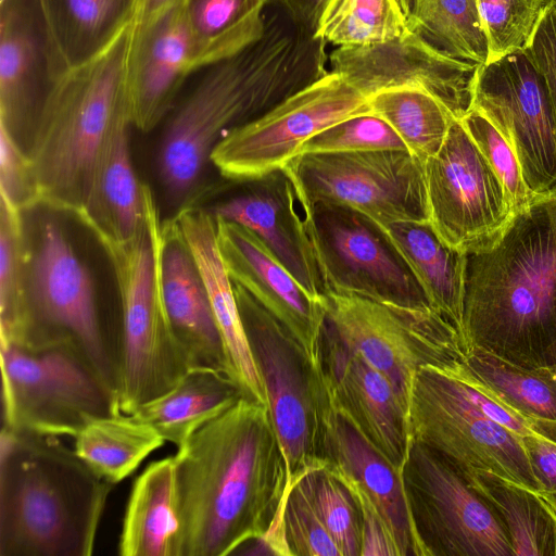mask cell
<instances>
[{
    "label": "cell",
    "instance_id": "26",
    "mask_svg": "<svg viewBox=\"0 0 556 556\" xmlns=\"http://www.w3.org/2000/svg\"><path fill=\"white\" fill-rule=\"evenodd\" d=\"M286 175V174H285ZM276 190L236 195L204 207L214 218L240 224L255 232L312 294L325 293L304 211L295 188L285 176Z\"/></svg>",
    "mask_w": 556,
    "mask_h": 556
},
{
    "label": "cell",
    "instance_id": "50",
    "mask_svg": "<svg viewBox=\"0 0 556 556\" xmlns=\"http://www.w3.org/2000/svg\"><path fill=\"white\" fill-rule=\"evenodd\" d=\"M181 0H140L137 18L134 24L147 22Z\"/></svg>",
    "mask_w": 556,
    "mask_h": 556
},
{
    "label": "cell",
    "instance_id": "34",
    "mask_svg": "<svg viewBox=\"0 0 556 556\" xmlns=\"http://www.w3.org/2000/svg\"><path fill=\"white\" fill-rule=\"evenodd\" d=\"M463 477L500 517L514 556H556V518L538 493L490 471Z\"/></svg>",
    "mask_w": 556,
    "mask_h": 556
},
{
    "label": "cell",
    "instance_id": "18",
    "mask_svg": "<svg viewBox=\"0 0 556 556\" xmlns=\"http://www.w3.org/2000/svg\"><path fill=\"white\" fill-rule=\"evenodd\" d=\"M330 64L367 99L391 89L422 90L456 119L470 110L477 66L438 52L408 28L397 38L364 47H339Z\"/></svg>",
    "mask_w": 556,
    "mask_h": 556
},
{
    "label": "cell",
    "instance_id": "9",
    "mask_svg": "<svg viewBox=\"0 0 556 556\" xmlns=\"http://www.w3.org/2000/svg\"><path fill=\"white\" fill-rule=\"evenodd\" d=\"M232 283L290 481H295L327 466L321 454L324 417L331 406L327 379L292 333L245 289Z\"/></svg>",
    "mask_w": 556,
    "mask_h": 556
},
{
    "label": "cell",
    "instance_id": "52",
    "mask_svg": "<svg viewBox=\"0 0 556 556\" xmlns=\"http://www.w3.org/2000/svg\"><path fill=\"white\" fill-rule=\"evenodd\" d=\"M552 7H553V9H554V10H555V12H556V0H553V2H552Z\"/></svg>",
    "mask_w": 556,
    "mask_h": 556
},
{
    "label": "cell",
    "instance_id": "30",
    "mask_svg": "<svg viewBox=\"0 0 556 556\" xmlns=\"http://www.w3.org/2000/svg\"><path fill=\"white\" fill-rule=\"evenodd\" d=\"M242 397L243 391L227 374L210 367H190L170 391L129 416L152 426L179 448Z\"/></svg>",
    "mask_w": 556,
    "mask_h": 556
},
{
    "label": "cell",
    "instance_id": "5",
    "mask_svg": "<svg viewBox=\"0 0 556 556\" xmlns=\"http://www.w3.org/2000/svg\"><path fill=\"white\" fill-rule=\"evenodd\" d=\"M131 28L103 54L70 70L40 110L24 149L35 206L73 216L85 207L101 148L118 117L131 113Z\"/></svg>",
    "mask_w": 556,
    "mask_h": 556
},
{
    "label": "cell",
    "instance_id": "19",
    "mask_svg": "<svg viewBox=\"0 0 556 556\" xmlns=\"http://www.w3.org/2000/svg\"><path fill=\"white\" fill-rule=\"evenodd\" d=\"M68 71L39 0H0V125L18 143Z\"/></svg>",
    "mask_w": 556,
    "mask_h": 556
},
{
    "label": "cell",
    "instance_id": "3",
    "mask_svg": "<svg viewBox=\"0 0 556 556\" xmlns=\"http://www.w3.org/2000/svg\"><path fill=\"white\" fill-rule=\"evenodd\" d=\"M465 351L556 372V194L515 214L489 249L467 254Z\"/></svg>",
    "mask_w": 556,
    "mask_h": 556
},
{
    "label": "cell",
    "instance_id": "47",
    "mask_svg": "<svg viewBox=\"0 0 556 556\" xmlns=\"http://www.w3.org/2000/svg\"><path fill=\"white\" fill-rule=\"evenodd\" d=\"M536 478L543 485L540 496L556 518V443L540 434L521 437Z\"/></svg>",
    "mask_w": 556,
    "mask_h": 556
},
{
    "label": "cell",
    "instance_id": "17",
    "mask_svg": "<svg viewBox=\"0 0 556 556\" xmlns=\"http://www.w3.org/2000/svg\"><path fill=\"white\" fill-rule=\"evenodd\" d=\"M471 110L486 117L514 149L530 190L556 194V124L544 79L527 50L478 68Z\"/></svg>",
    "mask_w": 556,
    "mask_h": 556
},
{
    "label": "cell",
    "instance_id": "8",
    "mask_svg": "<svg viewBox=\"0 0 556 556\" xmlns=\"http://www.w3.org/2000/svg\"><path fill=\"white\" fill-rule=\"evenodd\" d=\"M3 428L75 438L90 421L123 415L118 396L71 342H0Z\"/></svg>",
    "mask_w": 556,
    "mask_h": 556
},
{
    "label": "cell",
    "instance_id": "46",
    "mask_svg": "<svg viewBox=\"0 0 556 556\" xmlns=\"http://www.w3.org/2000/svg\"><path fill=\"white\" fill-rule=\"evenodd\" d=\"M546 85L556 124V12L551 7L526 49Z\"/></svg>",
    "mask_w": 556,
    "mask_h": 556
},
{
    "label": "cell",
    "instance_id": "22",
    "mask_svg": "<svg viewBox=\"0 0 556 556\" xmlns=\"http://www.w3.org/2000/svg\"><path fill=\"white\" fill-rule=\"evenodd\" d=\"M193 73L181 1L134 24L127 56L134 127L149 132L162 124Z\"/></svg>",
    "mask_w": 556,
    "mask_h": 556
},
{
    "label": "cell",
    "instance_id": "38",
    "mask_svg": "<svg viewBox=\"0 0 556 556\" xmlns=\"http://www.w3.org/2000/svg\"><path fill=\"white\" fill-rule=\"evenodd\" d=\"M406 29L397 0H338L315 36L339 47H364L397 38Z\"/></svg>",
    "mask_w": 556,
    "mask_h": 556
},
{
    "label": "cell",
    "instance_id": "27",
    "mask_svg": "<svg viewBox=\"0 0 556 556\" xmlns=\"http://www.w3.org/2000/svg\"><path fill=\"white\" fill-rule=\"evenodd\" d=\"M131 113L118 117L106 137L94 168L90 193L76 217L94 237L130 242L147 223L142 182L132 164L129 129Z\"/></svg>",
    "mask_w": 556,
    "mask_h": 556
},
{
    "label": "cell",
    "instance_id": "39",
    "mask_svg": "<svg viewBox=\"0 0 556 556\" xmlns=\"http://www.w3.org/2000/svg\"><path fill=\"white\" fill-rule=\"evenodd\" d=\"M298 480L341 556H361L362 514L350 489L326 467Z\"/></svg>",
    "mask_w": 556,
    "mask_h": 556
},
{
    "label": "cell",
    "instance_id": "41",
    "mask_svg": "<svg viewBox=\"0 0 556 556\" xmlns=\"http://www.w3.org/2000/svg\"><path fill=\"white\" fill-rule=\"evenodd\" d=\"M553 0H476L488 61L526 50Z\"/></svg>",
    "mask_w": 556,
    "mask_h": 556
},
{
    "label": "cell",
    "instance_id": "43",
    "mask_svg": "<svg viewBox=\"0 0 556 556\" xmlns=\"http://www.w3.org/2000/svg\"><path fill=\"white\" fill-rule=\"evenodd\" d=\"M392 149L407 150L387 122L367 113L345 118L320 131L302 147L300 154Z\"/></svg>",
    "mask_w": 556,
    "mask_h": 556
},
{
    "label": "cell",
    "instance_id": "7",
    "mask_svg": "<svg viewBox=\"0 0 556 556\" xmlns=\"http://www.w3.org/2000/svg\"><path fill=\"white\" fill-rule=\"evenodd\" d=\"M142 192L147 223L136 239L119 243L96 237L117 286L124 338L119 409L126 416L170 391L190 368L170 328L161 293L159 210L144 182Z\"/></svg>",
    "mask_w": 556,
    "mask_h": 556
},
{
    "label": "cell",
    "instance_id": "31",
    "mask_svg": "<svg viewBox=\"0 0 556 556\" xmlns=\"http://www.w3.org/2000/svg\"><path fill=\"white\" fill-rule=\"evenodd\" d=\"M70 70L103 54L134 25L140 0H39Z\"/></svg>",
    "mask_w": 556,
    "mask_h": 556
},
{
    "label": "cell",
    "instance_id": "12",
    "mask_svg": "<svg viewBox=\"0 0 556 556\" xmlns=\"http://www.w3.org/2000/svg\"><path fill=\"white\" fill-rule=\"evenodd\" d=\"M409 437L444 457L460 475L490 471L538 493L521 438L482 414L443 366L417 371L408 406Z\"/></svg>",
    "mask_w": 556,
    "mask_h": 556
},
{
    "label": "cell",
    "instance_id": "13",
    "mask_svg": "<svg viewBox=\"0 0 556 556\" xmlns=\"http://www.w3.org/2000/svg\"><path fill=\"white\" fill-rule=\"evenodd\" d=\"M401 478L415 556H514L492 507L444 457L410 437Z\"/></svg>",
    "mask_w": 556,
    "mask_h": 556
},
{
    "label": "cell",
    "instance_id": "16",
    "mask_svg": "<svg viewBox=\"0 0 556 556\" xmlns=\"http://www.w3.org/2000/svg\"><path fill=\"white\" fill-rule=\"evenodd\" d=\"M302 206L325 293L430 307L404 260L370 219L346 207Z\"/></svg>",
    "mask_w": 556,
    "mask_h": 556
},
{
    "label": "cell",
    "instance_id": "40",
    "mask_svg": "<svg viewBox=\"0 0 556 556\" xmlns=\"http://www.w3.org/2000/svg\"><path fill=\"white\" fill-rule=\"evenodd\" d=\"M21 212L1 197L0 336L13 332L20 326L25 312L28 249Z\"/></svg>",
    "mask_w": 556,
    "mask_h": 556
},
{
    "label": "cell",
    "instance_id": "33",
    "mask_svg": "<svg viewBox=\"0 0 556 556\" xmlns=\"http://www.w3.org/2000/svg\"><path fill=\"white\" fill-rule=\"evenodd\" d=\"M462 363L475 383L556 443V372L528 369L477 348L467 349Z\"/></svg>",
    "mask_w": 556,
    "mask_h": 556
},
{
    "label": "cell",
    "instance_id": "2",
    "mask_svg": "<svg viewBox=\"0 0 556 556\" xmlns=\"http://www.w3.org/2000/svg\"><path fill=\"white\" fill-rule=\"evenodd\" d=\"M176 459L179 556H226L264 535L292 484L268 406L242 397Z\"/></svg>",
    "mask_w": 556,
    "mask_h": 556
},
{
    "label": "cell",
    "instance_id": "10",
    "mask_svg": "<svg viewBox=\"0 0 556 556\" xmlns=\"http://www.w3.org/2000/svg\"><path fill=\"white\" fill-rule=\"evenodd\" d=\"M324 327L349 351L383 374L408 416L415 376L426 365L460 361L456 328L431 307H408L329 291Z\"/></svg>",
    "mask_w": 556,
    "mask_h": 556
},
{
    "label": "cell",
    "instance_id": "51",
    "mask_svg": "<svg viewBox=\"0 0 556 556\" xmlns=\"http://www.w3.org/2000/svg\"><path fill=\"white\" fill-rule=\"evenodd\" d=\"M401 4V8L406 16L407 20H409L415 11H416V7H417V0H397Z\"/></svg>",
    "mask_w": 556,
    "mask_h": 556
},
{
    "label": "cell",
    "instance_id": "36",
    "mask_svg": "<svg viewBox=\"0 0 556 556\" xmlns=\"http://www.w3.org/2000/svg\"><path fill=\"white\" fill-rule=\"evenodd\" d=\"M371 114L397 134L421 163L441 149L455 117L432 94L416 89H391L368 98Z\"/></svg>",
    "mask_w": 556,
    "mask_h": 556
},
{
    "label": "cell",
    "instance_id": "45",
    "mask_svg": "<svg viewBox=\"0 0 556 556\" xmlns=\"http://www.w3.org/2000/svg\"><path fill=\"white\" fill-rule=\"evenodd\" d=\"M1 197L21 211L35 206V189L23 147L0 125Z\"/></svg>",
    "mask_w": 556,
    "mask_h": 556
},
{
    "label": "cell",
    "instance_id": "42",
    "mask_svg": "<svg viewBox=\"0 0 556 556\" xmlns=\"http://www.w3.org/2000/svg\"><path fill=\"white\" fill-rule=\"evenodd\" d=\"M460 121L501 180L513 214L539 199L528 187L514 149L495 126L476 110H470Z\"/></svg>",
    "mask_w": 556,
    "mask_h": 556
},
{
    "label": "cell",
    "instance_id": "29",
    "mask_svg": "<svg viewBox=\"0 0 556 556\" xmlns=\"http://www.w3.org/2000/svg\"><path fill=\"white\" fill-rule=\"evenodd\" d=\"M382 231L410 269L430 307L447 319L462 339L467 254L445 244L429 222L392 224Z\"/></svg>",
    "mask_w": 556,
    "mask_h": 556
},
{
    "label": "cell",
    "instance_id": "1",
    "mask_svg": "<svg viewBox=\"0 0 556 556\" xmlns=\"http://www.w3.org/2000/svg\"><path fill=\"white\" fill-rule=\"evenodd\" d=\"M326 41L300 28L277 0H267L262 38L195 71L164 119L156 155L159 181L178 208L191 200L216 143L325 76Z\"/></svg>",
    "mask_w": 556,
    "mask_h": 556
},
{
    "label": "cell",
    "instance_id": "11",
    "mask_svg": "<svg viewBox=\"0 0 556 556\" xmlns=\"http://www.w3.org/2000/svg\"><path fill=\"white\" fill-rule=\"evenodd\" d=\"M282 172L301 203L346 207L381 230L429 222L422 163L407 150L303 153Z\"/></svg>",
    "mask_w": 556,
    "mask_h": 556
},
{
    "label": "cell",
    "instance_id": "25",
    "mask_svg": "<svg viewBox=\"0 0 556 556\" xmlns=\"http://www.w3.org/2000/svg\"><path fill=\"white\" fill-rule=\"evenodd\" d=\"M203 279L227 358L228 375L244 396L268 406L249 345L233 283L222 258L216 222L204 206L187 203L173 217Z\"/></svg>",
    "mask_w": 556,
    "mask_h": 556
},
{
    "label": "cell",
    "instance_id": "21",
    "mask_svg": "<svg viewBox=\"0 0 556 556\" xmlns=\"http://www.w3.org/2000/svg\"><path fill=\"white\" fill-rule=\"evenodd\" d=\"M320 357L332 403L401 471L409 443L408 416L390 381L324 326Z\"/></svg>",
    "mask_w": 556,
    "mask_h": 556
},
{
    "label": "cell",
    "instance_id": "24",
    "mask_svg": "<svg viewBox=\"0 0 556 556\" xmlns=\"http://www.w3.org/2000/svg\"><path fill=\"white\" fill-rule=\"evenodd\" d=\"M159 267L165 312L190 367H210L228 375L203 279L173 218L162 223Z\"/></svg>",
    "mask_w": 556,
    "mask_h": 556
},
{
    "label": "cell",
    "instance_id": "20",
    "mask_svg": "<svg viewBox=\"0 0 556 556\" xmlns=\"http://www.w3.org/2000/svg\"><path fill=\"white\" fill-rule=\"evenodd\" d=\"M217 245L232 282L245 289L299 341L315 365L321 366L320 340L326 309L251 229L220 218Z\"/></svg>",
    "mask_w": 556,
    "mask_h": 556
},
{
    "label": "cell",
    "instance_id": "15",
    "mask_svg": "<svg viewBox=\"0 0 556 556\" xmlns=\"http://www.w3.org/2000/svg\"><path fill=\"white\" fill-rule=\"evenodd\" d=\"M428 220L438 237L465 254L491 248L514 214L506 191L460 119L424 163Z\"/></svg>",
    "mask_w": 556,
    "mask_h": 556
},
{
    "label": "cell",
    "instance_id": "14",
    "mask_svg": "<svg viewBox=\"0 0 556 556\" xmlns=\"http://www.w3.org/2000/svg\"><path fill=\"white\" fill-rule=\"evenodd\" d=\"M371 113L368 99L330 72L264 114L228 130L210 162L233 181H260L282 170L326 128Z\"/></svg>",
    "mask_w": 556,
    "mask_h": 556
},
{
    "label": "cell",
    "instance_id": "35",
    "mask_svg": "<svg viewBox=\"0 0 556 556\" xmlns=\"http://www.w3.org/2000/svg\"><path fill=\"white\" fill-rule=\"evenodd\" d=\"M74 439L76 454L112 484L131 475L165 442L152 426L126 415L94 419Z\"/></svg>",
    "mask_w": 556,
    "mask_h": 556
},
{
    "label": "cell",
    "instance_id": "44",
    "mask_svg": "<svg viewBox=\"0 0 556 556\" xmlns=\"http://www.w3.org/2000/svg\"><path fill=\"white\" fill-rule=\"evenodd\" d=\"M282 520L291 556H341L299 480L287 493Z\"/></svg>",
    "mask_w": 556,
    "mask_h": 556
},
{
    "label": "cell",
    "instance_id": "23",
    "mask_svg": "<svg viewBox=\"0 0 556 556\" xmlns=\"http://www.w3.org/2000/svg\"><path fill=\"white\" fill-rule=\"evenodd\" d=\"M321 454L326 468L372 503L399 556L414 555L400 469L381 455L333 403L324 417Z\"/></svg>",
    "mask_w": 556,
    "mask_h": 556
},
{
    "label": "cell",
    "instance_id": "48",
    "mask_svg": "<svg viewBox=\"0 0 556 556\" xmlns=\"http://www.w3.org/2000/svg\"><path fill=\"white\" fill-rule=\"evenodd\" d=\"M349 489L362 514L361 556H399L396 546L372 503L361 491Z\"/></svg>",
    "mask_w": 556,
    "mask_h": 556
},
{
    "label": "cell",
    "instance_id": "6",
    "mask_svg": "<svg viewBox=\"0 0 556 556\" xmlns=\"http://www.w3.org/2000/svg\"><path fill=\"white\" fill-rule=\"evenodd\" d=\"M71 342L88 358L119 401L123 331L108 323L88 267L59 222L40 224L28 249L25 312L20 326L0 342Z\"/></svg>",
    "mask_w": 556,
    "mask_h": 556
},
{
    "label": "cell",
    "instance_id": "49",
    "mask_svg": "<svg viewBox=\"0 0 556 556\" xmlns=\"http://www.w3.org/2000/svg\"><path fill=\"white\" fill-rule=\"evenodd\" d=\"M293 22L315 36L338 0H277Z\"/></svg>",
    "mask_w": 556,
    "mask_h": 556
},
{
    "label": "cell",
    "instance_id": "32",
    "mask_svg": "<svg viewBox=\"0 0 556 556\" xmlns=\"http://www.w3.org/2000/svg\"><path fill=\"white\" fill-rule=\"evenodd\" d=\"M267 0H181L193 71L228 59L260 40Z\"/></svg>",
    "mask_w": 556,
    "mask_h": 556
},
{
    "label": "cell",
    "instance_id": "28",
    "mask_svg": "<svg viewBox=\"0 0 556 556\" xmlns=\"http://www.w3.org/2000/svg\"><path fill=\"white\" fill-rule=\"evenodd\" d=\"M176 459L149 464L134 481L118 541L121 556H179Z\"/></svg>",
    "mask_w": 556,
    "mask_h": 556
},
{
    "label": "cell",
    "instance_id": "37",
    "mask_svg": "<svg viewBox=\"0 0 556 556\" xmlns=\"http://www.w3.org/2000/svg\"><path fill=\"white\" fill-rule=\"evenodd\" d=\"M407 28L453 60L477 67L488 61L476 0H417Z\"/></svg>",
    "mask_w": 556,
    "mask_h": 556
},
{
    "label": "cell",
    "instance_id": "4",
    "mask_svg": "<svg viewBox=\"0 0 556 556\" xmlns=\"http://www.w3.org/2000/svg\"><path fill=\"white\" fill-rule=\"evenodd\" d=\"M59 437L0 434V556H90L113 489Z\"/></svg>",
    "mask_w": 556,
    "mask_h": 556
}]
</instances>
